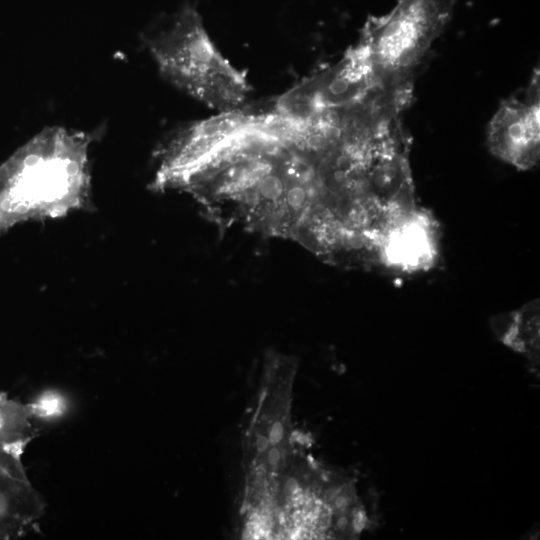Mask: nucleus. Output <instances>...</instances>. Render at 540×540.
Instances as JSON below:
<instances>
[{"label": "nucleus", "mask_w": 540, "mask_h": 540, "mask_svg": "<svg viewBox=\"0 0 540 540\" xmlns=\"http://www.w3.org/2000/svg\"><path fill=\"white\" fill-rule=\"evenodd\" d=\"M92 141L91 133L49 126L0 167V235L92 206Z\"/></svg>", "instance_id": "obj_1"}, {"label": "nucleus", "mask_w": 540, "mask_h": 540, "mask_svg": "<svg viewBox=\"0 0 540 540\" xmlns=\"http://www.w3.org/2000/svg\"><path fill=\"white\" fill-rule=\"evenodd\" d=\"M440 232L433 215L417 206L384 235L378 266L401 273L431 269L439 257Z\"/></svg>", "instance_id": "obj_5"}, {"label": "nucleus", "mask_w": 540, "mask_h": 540, "mask_svg": "<svg viewBox=\"0 0 540 540\" xmlns=\"http://www.w3.org/2000/svg\"><path fill=\"white\" fill-rule=\"evenodd\" d=\"M489 151L519 170H529L540 157V74L535 69L529 85L502 101L489 122Z\"/></svg>", "instance_id": "obj_4"}, {"label": "nucleus", "mask_w": 540, "mask_h": 540, "mask_svg": "<svg viewBox=\"0 0 540 540\" xmlns=\"http://www.w3.org/2000/svg\"><path fill=\"white\" fill-rule=\"evenodd\" d=\"M143 39L161 76L179 90L219 113L245 102V73L217 48L194 5L181 6Z\"/></svg>", "instance_id": "obj_2"}, {"label": "nucleus", "mask_w": 540, "mask_h": 540, "mask_svg": "<svg viewBox=\"0 0 540 540\" xmlns=\"http://www.w3.org/2000/svg\"><path fill=\"white\" fill-rule=\"evenodd\" d=\"M459 0H399L390 12L369 17L358 42L386 75L412 71L451 20Z\"/></svg>", "instance_id": "obj_3"}]
</instances>
